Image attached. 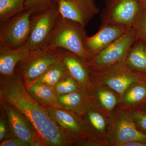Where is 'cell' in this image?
<instances>
[{"label":"cell","instance_id":"1","mask_svg":"<svg viewBox=\"0 0 146 146\" xmlns=\"http://www.w3.org/2000/svg\"><path fill=\"white\" fill-rule=\"evenodd\" d=\"M0 102L10 104L23 114L33 125L44 146L73 145V138L51 117L44 106L31 97L20 75H1Z\"/></svg>","mask_w":146,"mask_h":146},{"label":"cell","instance_id":"2","mask_svg":"<svg viewBox=\"0 0 146 146\" xmlns=\"http://www.w3.org/2000/svg\"><path fill=\"white\" fill-rule=\"evenodd\" d=\"M86 36L85 27L59 14L48 47L67 50L86 62L91 57L85 46Z\"/></svg>","mask_w":146,"mask_h":146},{"label":"cell","instance_id":"3","mask_svg":"<svg viewBox=\"0 0 146 146\" xmlns=\"http://www.w3.org/2000/svg\"><path fill=\"white\" fill-rule=\"evenodd\" d=\"M59 16L57 5L54 1L49 8L31 19L28 39L20 48L28 57L48 47Z\"/></svg>","mask_w":146,"mask_h":146},{"label":"cell","instance_id":"4","mask_svg":"<svg viewBox=\"0 0 146 146\" xmlns=\"http://www.w3.org/2000/svg\"><path fill=\"white\" fill-rule=\"evenodd\" d=\"M36 12L33 9H25L1 24L0 48L16 50L25 44L31 29V16Z\"/></svg>","mask_w":146,"mask_h":146},{"label":"cell","instance_id":"5","mask_svg":"<svg viewBox=\"0 0 146 146\" xmlns=\"http://www.w3.org/2000/svg\"><path fill=\"white\" fill-rule=\"evenodd\" d=\"M131 27L128 31L96 54L91 56L86 63L88 68L100 70L110 68L122 62L136 40Z\"/></svg>","mask_w":146,"mask_h":146},{"label":"cell","instance_id":"6","mask_svg":"<svg viewBox=\"0 0 146 146\" xmlns=\"http://www.w3.org/2000/svg\"><path fill=\"white\" fill-rule=\"evenodd\" d=\"M60 60L57 48L48 47L20 61L16 65V70L27 84L34 81Z\"/></svg>","mask_w":146,"mask_h":146},{"label":"cell","instance_id":"7","mask_svg":"<svg viewBox=\"0 0 146 146\" xmlns=\"http://www.w3.org/2000/svg\"><path fill=\"white\" fill-rule=\"evenodd\" d=\"M143 7L140 0H106L101 14V25L132 26Z\"/></svg>","mask_w":146,"mask_h":146},{"label":"cell","instance_id":"8","mask_svg":"<svg viewBox=\"0 0 146 146\" xmlns=\"http://www.w3.org/2000/svg\"><path fill=\"white\" fill-rule=\"evenodd\" d=\"M7 118L12 137L19 138L29 146H44L33 125L27 118L10 104L0 102Z\"/></svg>","mask_w":146,"mask_h":146},{"label":"cell","instance_id":"9","mask_svg":"<svg viewBox=\"0 0 146 146\" xmlns=\"http://www.w3.org/2000/svg\"><path fill=\"white\" fill-rule=\"evenodd\" d=\"M60 16L86 27L100 9L95 0H54Z\"/></svg>","mask_w":146,"mask_h":146},{"label":"cell","instance_id":"10","mask_svg":"<svg viewBox=\"0 0 146 146\" xmlns=\"http://www.w3.org/2000/svg\"><path fill=\"white\" fill-rule=\"evenodd\" d=\"M131 28V26L121 25H101L96 33L90 37L86 36L85 41L86 50L91 56L96 54Z\"/></svg>","mask_w":146,"mask_h":146},{"label":"cell","instance_id":"11","mask_svg":"<svg viewBox=\"0 0 146 146\" xmlns=\"http://www.w3.org/2000/svg\"><path fill=\"white\" fill-rule=\"evenodd\" d=\"M68 72L76 81L85 85L88 81V68L85 61L77 55L67 50L57 48Z\"/></svg>","mask_w":146,"mask_h":146},{"label":"cell","instance_id":"12","mask_svg":"<svg viewBox=\"0 0 146 146\" xmlns=\"http://www.w3.org/2000/svg\"><path fill=\"white\" fill-rule=\"evenodd\" d=\"M31 97L44 107L59 108L56 102L57 94L54 88L40 82L25 84Z\"/></svg>","mask_w":146,"mask_h":146},{"label":"cell","instance_id":"13","mask_svg":"<svg viewBox=\"0 0 146 146\" xmlns=\"http://www.w3.org/2000/svg\"><path fill=\"white\" fill-rule=\"evenodd\" d=\"M52 118L73 139L81 133L78 121L69 110L61 108L45 107Z\"/></svg>","mask_w":146,"mask_h":146},{"label":"cell","instance_id":"14","mask_svg":"<svg viewBox=\"0 0 146 146\" xmlns=\"http://www.w3.org/2000/svg\"><path fill=\"white\" fill-rule=\"evenodd\" d=\"M115 136L119 145L133 141L146 142V135L139 131L132 121L126 117L121 118L115 129Z\"/></svg>","mask_w":146,"mask_h":146},{"label":"cell","instance_id":"15","mask_svg":"<svg viewBox=\"0 0 146 146\" xmlns=\"http://www.w3.org/2000/svg\"><path fill=\"white\" fill-rule=\"evenodd\" d=\"M123 62L131 70L146 73V46L140 39L130 48Z\"/></svg>","mask_w":146,"mask_h":146},{"label":"cell","instance_id":"16","mask_svg":"<svg viewBox=\"0 0 146 146\" xmlns=\"http://www.w3.org/2000/svg\"><path fill=\"white\" fill-rule=\"evenodd\" d=\"M27 56L20 48L7 50L0 48V74L1 75L12 76L15 74L16 65Z\"/></svg>","mask_w":146,"mask_h":146},{"label":"cell","instance_id":"17","mask_svg":"<svg viewBox=\"0 0 146 146\" xmlns=\"http://www.w3.org/2000/svg\"><path fill=\"white\" fill-rule=\"evenodd\" d=\"M68 73L65 65L60 60L49 68L42 75L32 82H42L54 87Z\"/></svg>","mask_w":146,"mask_h":146},{"label":"cell","instance_id":"18","mask_svg":"<svg viewBox=\"0 0 146 146\" xmlns=\"http://www.w3.org/2000/svg\"><path fill=\"white\" fill-rule=\"evenodd\" d=\"M24 10L25 0H0V24Z\"/></svg>","mask_w":146,"mask_h":146},{"label":"cell","instance_id":"19","mask_svg":"<svg viewBox=\"0 0 146 146\" xmlns=\"http://www.w3.org/2000/svg\"><path fill=\"white\" fill-rule=\"evenodd\" d=\"M82 97L76 91L69 94L57 95L56 102L59 108L66 110H74L81 104Z\"/></svg>","mask_w":146,"mask_h":146},{"label":"cell","instance_id":"20","mask_svg":"<svg viewBox=\"0 0 146 146\" xmlns=\"http://www.w3.org/2000/svg\"><path fill=\"white\" fill-rule=\"evenodd\" d=\"M131 27L138 39L146 46V8L143 7L133 21Z\"/></svg>","mask_w":146,"mask_h":146},{"label":"cell","instance_id":"21","mask_svg":"<svg viewBox=\"0 0 146 146\" xmlns=\"http://www.w3.org/2000/svg\"><path fill=\"white\" fill-rule=\"evenodd\" d=\"M124 101L129 104L146 101V82L133 87L126 94Z\"/></svg>","mask_w":146,"mask_h":146},{"label":"cell","instance_id":"22","mask_svg":"<svg viewBox=\"0 0 146 146\" xmlns=\"http://www.w3.org/2000/svg\"><path fill=\"white\" fill-rule=\"evenodd\" d=\"M54 88L57 95H62L77 91L78 86L76 80L68 73Z\"/></svg>","mask_w":146,"mask_h":146},{"label":"cell","instance_id":"23","mask_svg":"<svg viewBox=\"0 0 146 146\" xmlns=\"http://www.w3.org/2000/svg\"><path fill=\"white\" fill-rule=\"evenodd\" d=\"M98 96L103 106L108 110L113 109L117 103V98L111 92L106 90H100Z\"/></svg>","mask_w":146,"mask_h":146},{"label":"cell","instance_id":"24","mask_svg":"<svg viewBox=\"0 0 146 146\" xmlns=\"http://www.w3.org/2000/svg\"><path fill=\"white\" fill-rule=\"evenodd\" d=\"M53 2L54 0H25V9L41 11L49 8Z\"/></svg>","mask_w":146,"mask_h":146},{"label":"cell","instance_id":"25","mask_svg":"<svg viewBox=\"0 0 146 146\" xmlns=\"http://www.w3.org/2000/svg\"><path fill=\"white\" fill-rule=\"evenodd\" d=\"M0 117V141L2 142L7 138L12 137L11 132L9 124L3 110L1 107Z\"/></svg>","mask_w":146,"mask_h":146},{"label":"cell","instance_id":"26","mask_svg":"<svg viewBox=\"0 0 146 146\" xmlns=\"http://www.w3.org/2000/svg\"><path fill=\"white\" fill-rule=\"evenodd\" d=\"M88 119L91 125L100 132L104 131L106 126V123L104 118L99 113L91 111L88 114Z\"/></svg>","mask_w":146,"mask_h":146},{"label":"cell","instance_id":"27","mask_svg":"<svg viewBox=\"0 0 146 146\" xmlns=\"http://www.w3.org/2000/svg\"><path fill=\"white\" fill-rule=\"evenodd\" d=\"M133 117L135 121L146 135V112L141 111L133 112Z\"/></svg>","mask_w":146,"mask_h":146},{"label":"cell","instance_id":"28","mask_svg":"<svg viewBox=\"0 0 146 146\" xmlns=\"http://www.w3.org/2000/svg\"><path fill=\"white\" fill-rule=\"evenodd\" d=\"M0 146H29L28 144L23 141L16 138L11 137L1 142Z\"/></svg>","mask_w":146,"mask_h":146},{"label":"cell","instance_id":"29","mask_svg":"<svg viewBox=\"0 0 146 146\" xmlns=\"http://www.w3.org/2000/svg\"><path fill=\"white\" fill-rule=\"evenodd\" d=\"M124 146H146V142L141 141H133L127 142L121 144Z\"/></svg>","mask_w":146,"mask_h":146},{"label":"cell","instance_id":"30","mask_svg":"<svg viewBox=\"0 0 146 146\" xmlns=\"http://www.w3.org/2000/svg\"><path fill=\"white\" fill-rule=\"evenodd\" d=\"M142 5L146 8V0H140Z\"/></svg>","mask_w":146,"mask_h":146},{"label":"cell","instance_id":"31","mask_svg":"<svg viewBox=\"0 0 146 146\" xmlns=\"http://www.w3.org/2000/svg\"><path fill=\"white\" fill-rule=\"evenodd\" d=\"M144 110H145V112H146V105L145 106V107L144 108Z\"/></svg>","mask_w":146,"mask_h":146}]
</instances>
